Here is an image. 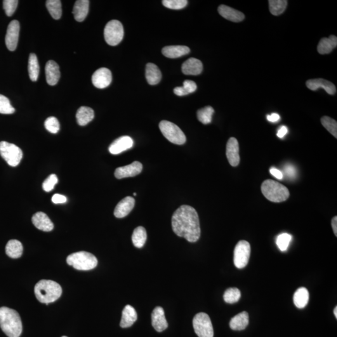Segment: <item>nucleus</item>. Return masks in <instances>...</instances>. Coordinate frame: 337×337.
Segmentation results:
<instances>
[{
  "label": "nucleus",
  "mask_w": 337,
  "mask_h": 337,
  "mask_svg": "<svg viewBox=\"0 0 337 337\" xmlns=\"http://www.w3.org/2000/svg\"><path fill=\"white\" fill-rule=\"evenodd\" d=\"M172 227L179 237L195 242L201 236L199 216L194 208L187 205L179 207L172 217Z\"/></svg>",
  "instance_id": "1"
},
{
  "label": "nucleus",
  "mask_w": 337,
  "mask_h": 337,
  "mask_svg": "<svg viewBox=\"0 0 337 337\" xmlns=\"http://www.w3.org/2000/svg\"><path fill=\"white\" fill-rule=\"evenodd\" d=\"M0 327L8 337H20L23 326L19 313L11 308H0Z\"/></svg>",
  "instance_id": "2"
},
{
  "label": "nucleus",
  "mask_w": 337,
  "mask_h": 337,
  "mask_svg": "<svg viewBox=\"0 0 337 337\" xmlns=\"http://www.w3.org/2000/svg\"><path fill=\"white\" fill-rule=\"evenodd\" d=\"M36 298L41 303L54 302L60 298L62 288L57 282L50 280H41L35 287Z\"/></svg>",
  "instance_id": "3"
},
{
  "label": "nucleus",
  "mask_w": 337,
  "mask_h": 337,
  "mask_svg": "<svg viewBox=\"0 0 337 337\" xmlns=\"http://www.w3.org/2000/svg\"><path fill=\"white\" fill-rule=\"evenodd\" d=\"M262 192L270 201H286L290 196V192L286 186L272 180L263 181L261 186Z\"/></svg>",
  "instance_id": "4"
},
{
  "label": "nucleus",
  "mask_w": 337,
  "mask_h": 337,
  "mask_svg": "<svg viewBox=\"0 0 337 337\" xmlns=\"http://www.w3.org/2000/svg\"><path fill=\"white\" fill-rule=\"evenodd\" d=\"M67 262L68 265L79 270L93 269L98 265V259L89 252L81 251L70 254Z\"/></svg>",
  "instance_id": "5"
},
{
  "label": "nucleus",
  "mask_w": 337,
  "mask_h": 337,
  "mask_svg": "<svg viewBox=\"0 0 337 337\" xmlns=\"http://www.w3.org/2000/svg\"><path fill=\"white\" fill-rule=\"evenodd\" d=\"M0 155L11 167L18 166L23 155L22 150L20 148L6 141L0 142Z\"/></svg>",
  "instance_id": "6"
},
{
  "label": "nucleus",
  "mask_w": 337,
  "mask_h": 337,
  "mask_svg": "<svg viewBox=\"0 0 337 337\" xmlns=\"http://www.w3.org/2000/svg\"><path fill=\"white\" fill-rule=\"evenodd\" d=\"M159 126L162 134L171 143L178 145H182L186 143L185 133L176 124L167 121H162Z\"/></svg>",
  "instance_id": "7"
},
{
  "label": "nucleus",
  "mask_w": 337,
  "mask_h": 337,
  "mask_svg": "<svg viewBox=\"0 0 337 337\" xmlns=\"http://www.w3.org/2000/svg\"><path fill=\"white\" fill-rule=\"evenodd\" d=\"M104 36L110 46H116L121 43L124 37V28L121 23L117 20L110 21L106 25Z\"/></svg>",
  "instance_id": "8"
},
{
  "label": "nucleus",
  "mask_w": 337,
  "mask_h": 337,
  "mask_svg": "<svg viewBox=\"0 0 337 337\" xmlns=\"http://www.w3.org/2000/svg\"><path fill=\"white\" fill-rule=\"evenodd\" d=\"M193 327L199 337H214V329L209 316L206 313H199L193 319Z\"/></svg>",
  "instance_id": "9"
},
{
  "label": "nucleus",
  "mask_w": 337,
  "mask_h": 337,
  "mask_svg": "<svg viewBox=\"0 0 337 337\" xmlns=\"http://www.w3.org/2000/svg\"><path fill=\"white\" fill-rule=\"evenodd\" d=\"M251 245L246 240H240L234 249V262L239 269L246 267L251 256Z\"/></svg>",
  "instance_id": "10"
},
{
  "label": "nucleus",
  "mask_w": 337,
  "mask_h": 337,
  "mask_svg": "<svg viewBox=\"0 0 337 337\" xmlns=\"http://www.w3.org/2000/svg\"><path fill=\"white\" fill-rule=\"evenodd\" d=\"M20 30V23L17 20H13L9 23L5 37L6 45L9 51H15L17 47Z\"/></svg>",
  "instance_id": "11"
},
{
  "label": "nucleus",
  "mask_w": 337,
  "mask_h": 337,
  "mask_svg": "<svg viewBox=\"0 0 337 337\" xmlns=\"http://www.w3.org/2000/svg\"><path fill=\"white\" fill-rule=\"evenodd\" d=\"M112 81V74L109 69L101 68L96 70L92 76V82L96 88L104 89L110 85Z\"/></svg>",
  "instance_id": "12"
},
{
  "label": "nucleus",
  "mask_w": 337,
  "mask_h": 337,
  "mask_svg": "<svg viewBox=\"0 0 337 337\" xmlns=\"http://www.w3.org/2000/svg\"><path fill=\"white\" fill-rule=\"evenodd\" d=\"M143 170V165L138 161L133 162V163L120 167L115 169L114 176L115 178L121 180L122 178H129L134 177L141 173Z\"/></svg>",
  "instance_id": "13"
},
{
  "label": "nucleus",
  "mask_w": 337,
  "mask_h": 337,
  "mask_svg": "<svg viewBox=\"0 0 337 337\" xmlns=\"http://www.w3.org/2000/svg\"><path fill=\"white\" fill-rule=\"evenodd\" d=\"M226 155L228 162L233 167L240 163L239 145L236 138H230L226 146Z\"/></svg>",
  "instance_id": "14"
},
{
  "label": "nucleus",
  "mask_w": 337,
  "mask_h": 337,
  "mask_svg": "<svg viewBox=\"0 0 337 337\" xmlns=\"http://www.w3.org/2000/svg\"><path fill=\"white\" fill-rule=\"evenodd\" d=\"M134 145V141L131 137L124 136L120 137L113 141L110 146L109 151L112 154H119L126 150L131 149Z\"/></svg>",
  "instance_id": "15"
},
{
  "label": "nucleus",
  "mask_w": 337,
  "mask_h": 337,
  "mask_svg": "<svg viewBox=\"0 0 337 337\" xmlns=\"http://www.w3.org/2000/svg\"><path fill=\"white\" fill-rule=\"evenodd\" d=\"M306 86L312 91H316L318 89L323 88L331 95H334L337 92L336 87L332 82L322 78L308 80L306 82Z\"/></svg>",
  "instance_id": "16"
},
{
  "label": "nucleus",
  "mask_w": 337,
  "mask_h": 337,
  "mask_svg": "<svg viewBox=\"0 0 337 337\" xmlns=\"http://www.w3.org/2000/svg\"><path fill=\"white\" fill-rule=\"evenodd\" d=\"M151 318L152 327L157 332H163L168 327V323L165 317L164 311L162 307H155L152 311Z\"/></svg>",
  "instance_id": "17"
},
{
  "label": "nucleus",
  "mask_w": 337,
  "mask_h": 337,
  "mask_svg": "<svg viewBox=\"0 0 337 337\" xmlns=\"http://www.w3.org/2000/svg\"><path fill=\"white\" fill-rule=\"evenodd\" d=\"M134 205H135V200L133 197L124 198L115 207L114 212L115 218H123L128 216L133 209Z\"/></svg>",
  "instance_id": "18"
},
{
  "label": "nucleus",
  "mask_w": 337,
  "mask_h": 337,
  "mask_svg": "<svg viewBox=\"0 0 337 337\" xmlns=\"http://www.w3.org/2000/svg\"><path fill=\"white\" fill-rule=\"evenodd\" d=\"M32 223L37 229L44 232H50L53 229V223L45 213L39 212L34 214L32 218Z\"/></svg>",
  "instance_id": "19"
},
{
  "label": "nucleus",
  "mask_w": 337,
  "mask_h": 337,
  "mask_svg": "<svg viewBox=\"0 0 337 337\" xmlns=\"http://www.w3.org/2000/svg\"><path fill=\"white\" fill-rule=\"evenodd\" d=\"M46 81L51 86L58 83L60 77V71L59 65L54 61L47 62L45 67Z\"/></svg>",
  "instance_id": "20"
},
{
  "label": "nucleus",
  "mask_w": 337,
  "mask_h": 337,
  "mask_svg": "<svg viewBox=\"0 0 337 337\" xmlns=\"http://www.w3.org/2000/svg\"><path fill=\"white\" fill-rule=\"evenodd\" d=\"M219 13L226 20L232 22H240L243 21L245 16L243 13L231 7L221 4L218 8Z\"/></svg>",
  "instance_id": "21"
},
{
  "label": "nucleus",
  "mask_w": 337,
  "mask_h": 337,
  "mask_svg": "<svg viewBox=\"0 0 337 337\" xmlns=\"http://www.w3.org/2000/svg\"><path fill=\"white\" fill-rule=\"evenodd\" d=\"M203 70V65L201 61L194 58H190L183 63L182 72L186 75H199Z\"/></svg>",
  "instance_id": "22"
},
{
  "label": "nucleus",
  "mask_w": 337,
  "mask_h": 337,
  "mask_svg": "<svg viewBox=\"0 0 337 337\" xmlns=\"http://www.w3.org/2000/svg\"><path fill=\"white\" fill-rule=\"evenodd\" d=\"M89 6L88 0H77L75 2L73 13L77 22H82L85 20L88 14Z\"/></svg>",
  "instance_id": "23"
},
{
  "label": "nucleus",
  "mask_w": 337,
  "mask_h": 337,
  "mask_svg": "<svg viewBox=\"0 0 337 337\" xmlns=\"http://www.w3.org/2000/svg\"><path fill=\"white\" fill-rule=\"evenodd\" d=\"M137 319H138V315L135 309L131 305H127L122 310L120 326L122 328H128L134 324Z\"/></svg>",
  "instance_id": "24"
},
{
  "label": "nucleus",
  "mask_w": 337,
  "mask_h": 337,
  "mask_svg": "<svg viewBox=\"0 0 337 337\" xmlns=\"http://www.w3.org/2000/svg\"><path fill=\"white\" fill-rule=\"evenodd\" d=\"M146 77L150 85H155L161 81L162 75L161 71L153 63H148L146 67Z\"/></svg>",
  "instance_id": "25"
},
{
  "label": "nucleus",
  "mask_w": 337,
  "mask_h": 337,
  "mask_svg": "<svg viewBox=\"0 0 337 337\" xmlns=\"http://www.w3.org/2000/svg\"><path fill=\"white\" fill-rule=\"evenodd\" d=\"M190 49L186 46H169L162 49V55L169 58H177L187 55Z\"/></svg>",
  "instance_id": "26"
},
{
  "label": "nucleus",
  "mask_w": 337,
  "mask_h": 337,
  "mask_svg": "<svg viewBox=\"0 0 337 337\" xmlns=\"http://www.w3.org/2000/svg\"><path fill=\"white\" fill-rule=\"evenodd\" d=\"M249 317L248 313L242 312L235 315L231 319L230 327L233 331H243L248 326Z\"/></svg>",
  "instance_id": "27"
},
{
  "label": "nucleus",
  "mask_w": 337,
  "mask_h": 337,
  "mask_svg": "<svg viewBox=\"0 0 337 337\" xmlns=\"http://www.w3.org/2000/svg\"><path fill=\"white\" fill-rule=\"evenodd\" d=\"M337 46V37L331 35L329 37H323L317 46L318 52L321 55L331 53Z\"/></svg>",
  "instance_id": "28"
},
{
  "label": "nucleus",
  "mask_w": 337,
  "mask_h": 337,
  "mask_svg": "<svg viewBox=\"0 0 337 337\" xmlns=\"http://www.w3.org/2000/svg\"><path fill=\"white\" fill-rule=\"evenodd\" d=\"M94 112L91 108L82 107L79 108L76 112V120L79 126H84L93 121Z\"/></svg>",
  "instance_id": "29"
},
{
  "label": "nucleus",
  "mask_w": 337,
  "mask_h": 337,
  "mask_svg": "<svg viewBox=\"0 0 337 337\" xmlns=\"http://www.w3.org/2000/svg\"><path fill=\"white\" fill-rule=\"evenodd\" d=\"M309 300V292L305 287L297 290L294 295V303L298 308H303L307 306Z\"/></svg>",
  "instance_id": "30"
},
{
  "label": "nucleus",
  "mask_w": 337,
  "mask_h": 337,
  "mask_svg": "<svg viewBox=\"0 0 337 337\" xmlns=\"http://www.w3.org/2000/svg\"><path fill=\"white\" fill-rule=\"evenodd\" d=\"M23 247L22 244L18 240H11L6 246V253L9 258H20L22 256Z\"/></svg>",
  "instance_id": "31"
},
{
  "label": "nucleus",
  "mask_w": 337,
  "mask_h": 337,
  "mask_svg": "<svg viewBox=\"0 0 337 337\" xmlns=\"http://www.w3.org/2000/svg\"><path fill=\"white\" fill-rule=\"evenodd\" d=\"M28 72L32 81H37L38 78L39 66L37 56L34 53H31L28 60Z\"/></svg>",
  "instance_id": "32"
},
{
  "label": "nucleus",
  "mask_w": 337,
  "mask_h": 337,
  "mask_svg": "<svg viewBox=\"0 0 337 337\" xmlns=\"http://www.w3.org/2000/svg\"><path fill=\"white\" fill-rule=\"evenodd\" d=\"M146 240H147V232L143 227H138L134 229L132 240L134 246L137 248H142L145 246Z\"/></svg>",
  "instance_id": "33"
},
{
  "label": "nucleus",
  "mask_w": 337,
  "mask_h": 337,
  "mask_svg": "<svg viewBox=\"0 0 337 337\" xmlns=\"http://www.w3.org/2000/svg\"><path fill=\"white\" fill-rule=\"evenodd\" d=\"M46 5L52 17L55 20L60 19L62 15V6L60 0H48Z\"/></svg>",
  "instance_id": "34"
},
{
  "label": "nucleus",
  "mask_w": 337,
  "mask_h": 337,
  "mask_svg": "<svg viewBox=\"0 0 337 337\" xmlns=\"http://www.w3.org/2000/svg\"><path fill=\"white\" fill-rule=\"evenodd\" d=\"M288 1L286 0H270L269 10L273 15L279 16L284 12Z\"/></svg>",
  "instance_id": "35"
},
{
  "label": "nucleus",
  "mask_w": 337,
  "mask_h": 337,
  "mask_svg": "<svg viewBox=\"0 0 337 337\" xmlns=\"http://www.w3.org/2000/svg\"><path fill=\"white\" fill-rule=\"evenodd\" d=\"M214 110L213 107H206L197 111V119L202 124H208L211 123L213 119Z\"/></svg>",
  "instance_id": "36"
},
{
  "label": "nucleus",
  "mask_w": 337,
  "mask_h": 337,
  "mask_svg": "<svg viewBox=\"0 0 337 337\" xmlns=\"http://www.w3.org/2000/svg\"><path fill=\"white\" fill-rule=\"evenodd\" d=\"M241 298V293L237 288H229L226 290L224 294V300L227 303H237Z\"/></svg>",
  "instance_id": "37"
},
{
  "label": "nucleus",
  "mask_w": 337,
  "mask_h": 337,
  "mask_svg": "<svg viewBox=\"0 0 337 337\" xmlns=\"http://www.w3.org/2000/svg\"><path fill=\"white\" fill-rule=\"evenodd\" d=\"M321 122L323 126L335 138H337V122L336 120L329 116H323Z\"/></svg>",
  "instance_id": "38"
},
{
  "label": "nucleus",
  "mask_w": 337,
  "mask_h": 337,
  "mask_svg": "<svg viewBox=\"0 0 337 337\" xmlns=\"http://www.w3.org/2000/svg\"><path fill=\"white\" fill-rule=\"evenodd\" d=\"M15 110L11 106L10 101L2 94H0V113L4 114H11L15 112Z\"/></svg>",
  "instance_id": "39"
},
{
  "label": "nucleus",
  "mask_w": 337,
  "mask_h": 337,
  "mask_svg": "<svg viewBox=\"0 0 337 337\" xmlns=\"http://www.w3.org/2000/svg\"><path fill=\"white\" fill-rule=\"evenodd\" d=\"M292 240V235L287 233H283L277 237L276 244L280 251L284 252L287 251L289 246L290 242Z\"/></svg>",
  "instance_id": "40"
},
{
  "label": "nucleus",
  "mask_w": 337,
  "mask_h": 337,
  "mask_svg": "<svg viewBox=\"0 0 337 337\" xmlns=\"http://www.w3.org/2000/svg\"><path fill=\"white\" fill-rule=\"evenodd\" d=\"M44 126L47 131L53 134L58 133L60 129V122L55 117H48L44 122Z\"/></svg>",
  "instance_id": "41"
},
{
  "label": "nucleus",
  "mask_w": 337,
  "mask_h": 337,
  "mask_svg": "<svg viewBox=\"0 0 337 337\" xmlns=\"http://www.w3.org/2000/svg\"><path fill=\"white\" fill-rule=\"evenodd\" d=\"M162 4L167 8L172 9H181L187 6V0H164Z\"/></svg>",
  "instance_id": "42"
},
{
  "label": "nucleus",
  "mask_w": 337,
  "mask_h": 337,
  "mask_svg": "<svg viewBox=\"0 0 337 337\" xmlns=\"http://www.w3.org/2000/svg\"><path fill=\"white\" fill-rule=\"evenodd\" d=\"M3 4L6 15L8 16H11L17 8L18 1L17 0H4Z\"/></svg>",
  "instance_id": "43"
},
{
  "label": "nucleus",
  "mask_w": 337,
  "mask_h": 337,
  "mask_svg": "<svg viewBox=\"0 0 337 337\" xmlns=\"http://www.w3.org/2000/svg\"><path fill=\"white\" fill-rule=\"evenodd\" d=\"M58 182V179L56 174H51L43 183V190L47 192L51 191L54 189V187Z\"/></svg>",
  "instance_id": "44"
},
{
  "label": "nucleus",
  "mask_w": 337,
  "mask_h": 337,
  "mask_svg": "<svg viewBox=\"0 0 337 337\" xmlns=\"http://www.w3.org/2000/svg\"><path fill=\"white\" fill-rule=\"evenodd\" d=\"M183 88L186 95H187V94L194 93L196 90L197 85L195 82L191 81V80H186L183 82Z\"/></svg>",
  "instance_id": "45"
},
{
  "label": "nucleus",
  "mask_w": 337,
  "mask_h": 337,
  "mask_svg": "<svg viewBox=\"0 0 337 337\" xmlns=\"http://www.w3.org/2000/svg\"><path fill=\"white\" fill-rule=\"evenodd\" d=\"M51 201L56 204H64L67 202V198L65 195L56 194L52 197Z\"/></svg>",
  "instance_id": "46"
},
{
  "label": "nucleus",
  "mask_w": 337,
  "mask_h": 337,
  "mask_svg": "<svg viewBox=\"0 0 337 337\" xmlns=\"http://www.w3.org/2000/svg\"><path fill=\"white\" fill-rule=\"evenodd\" d=\"M270 173L272 176L278 179V180H282L283 176H284L282 172L279 170V169L275 168V167H272L270 169Z\"/></svg>",
  "instance_id": "47"
},
{
  "label": "nucleus",
  "mask_w": 337,
  "mask_h": 337,
  "mask_svg": "<svg viewBox=\"0 0 337 337\" xmlns=\"http://www.w3.org/2000/svg\"><path fill=\"white\" fill-rule=\"evenodd\" d=\"M288 133V129L286 126H281L277 132V135L279 138H283Z\"/></svg>",
  "instance_id": "48"
},
{
  "label": "nucleus",
  "mask_w": 337,
  "mask_h": 337,
  "mask_svg": "<svg viewBox=\"0 0 337 337\" xmlns=\"http://www.w3.org/2000/svg\"><path fill=\"white\" fill-rule=\"evenodd\" d=\"M267 117L268 121L272 122L279 121L280 119V115L277 113H272L271 115H268Z\"/></svg>",
  "instance_id": "49"
},
{
  "label": "nucleus",
  "mask_w": 337,
  "mask_h": 337,
  "mask_svg": "<svg viewBox=\"0 0 337 337\" xmlns=\"http://www.w3.org/2000/svg\"><path fill=\"white\" fill-rule=\"evenodd\" d=\"M174 93L176 94L177 96H183L186 95L185 90L183 87H176L175 89H174Z\"/></svg>",
  "instance_id": "50"
},
{
  "label": "nucleus",
  "mask_w": 337,
  "mask_h": 337,
  "mask_svg": "<svg viewBox=\"0 0 337 337\" xmlns=\"http://www.w3.org/2000/svg\"><path fill=\"white\" fill-rule=\"evenodd\" d=\"M332 228H333V230L334 232V234L336 235V236H337V217L335 216L333 219H332Z\"/></svg>",
  "instance_id": "51"
},
{
  "label": "nucleus",
  "mask_w": 337,
  "mask_h": 337,
  "mask_svg": "<svg viewBox=\"0 0 337 337\" xmlns=\"http://www.w3.org/2000/svg\"><path fill=\"white\" fill-rule=\"evenodd\" d=\"M286 170L287 175H288L289 177H294L295 176L296 171H295V169L293 167H292L291 166H287L286 167Z\"/></svg>",
  "instance_id": "52"
},
{
  "label": "nucleus",
  "mask_w": 337,
  "mask_h": 337,
  "mask_svg": "<svg viewBox=\"0 0 337 337\" xmlns=\"http://www.w3.org/2000/svg\"><path fill=\"white\" fill-rule=\"evenodd\" d=\"M334 315L336 316V319H337V307H336V308H334Z\"/></svg>",
  "instance_id": "53"
},
{
  "label": "nucleus",
  "mask_w": 337,
  "mask_h": 337,
  "mask_svg": "<svg viewBox=\"0 0 337 337\" xmlns=\"http://www.w3.org/2000/svg\"><path fill=\"white\" fill-rule=\"evenodd\" d=\"M134 196H136V193H134Z\"/></svg>",
  "instance_id": "54"
},
{
  "label": "nucleus",
  "mask_w": 337,
  "mask_h": 337,
  "mask_svg": "<svg viewBox=\"0 0 337 337\" xmlns=\"http://www.w3.org/2000/svg\"><path fill=\"white\" fill-rule=\"evenodd\" d=\"M66 337V336H63V337Z\"/></svg>",
  "instance_id": "55"
}]
</instances>
